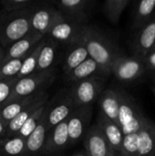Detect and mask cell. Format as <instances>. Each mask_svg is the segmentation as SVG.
Returning <instances> with one entry per match:
<instances>
[{
    "label": "cell",
    "mask_w": 155,
    "mask_h": 156,
    "mask_svg": "<svg viewBox=\"0 0 155 156\" xmlns=\"http://www.w3.org/2000/svg\"><path fill=\"white\" fill-rule=\"evenodd\" d=\"M81 40L89 57L98 64L102 75L105 78L110 76L114 61L122 54L119 46L100 28L89 24L83 27Z\"/></svg>",
    "instance_id": "cell-1"
},
{
    "label": "cell",
    "mask_w": 155,
    "mask_h": 156,
    "mask_svg": "<svg viewBox=\"0 0 155 156\" xmlns=\"http://www.w3.org/2000/svg\"><path fill=\"white\" fill-rule=\"evenodd\" d=\"M118 124L123 135L138 133L149 120L135 98L126 90L118 87Z\"/></svg>",
    "instance_id": "cell-2"
},
{
    "label": "cell",
    "mask_w": 155,
    "mask_h": 156,
    "mask_svg": "<svg viewBox=\"0 0 155 156\" xmlns=\"http://www.w3.org/2000/svg\"><path fill=\"white\" fill-rule=\"evenodd\" d=\"M32 8L16 12H0L1 47L4 48H8L32 31L30 25Z\"/></svg>",
    "instance_id": "cell-3"
},
{
    "label": "cell",
    "mask_w": 155,
    "mask_h": 156,
    "mask_svg": "<svg viewBox=\"0 0 155 156\" xmlns=\"http://www.w3.org/2000/svg\"><path fill=\"white\" fill-rule=\"evenodd\" d=\"M56 74V69L53 68L45 71L35 72L29 76L17 80L5 104L10 103L17 99L35 94L38 91L46 90L47 88L53 83Z\"/></svg>",
    "instance_id": "cell-4"
},
{
    "label": "cell",
    "mask_w": 155,
    "mask_h": 156,
    "mask_svg": "<svg viewBox=\"0 0 155 156\" xmlns=\"http://www.w3.org/2000/svg\"><path fill=\"white\" fill-rule=\"evenodd\" d=\"M111 74L123 84H133L148 76L144 60L135 56L121 54L111 67Z\"/></svg>",
    "instance_id": "cell-5"
},
{
    "label": "cell",
    "mask_w": 155,
    "mask_h": 156,
    "mask_svg": "<svg viewBox=\"0 0 155 156\" xmlns=\"http://www.w3.org/2000/svg\"><path fill=\"white\" fill-rule=\"evenodd\" d=\"M76 104L71 97L69 89H63L58 92L53 99L47 102L45 113L48 130L66 121L76 109Z\"/></svg>",
    "instance_id": "cell-6"
},
{
    "label": "cell",
    "mask_w": 155,
    "mask_h": 156,
    "mask_svg": "<svg viewBox=\"0 0 155 156\" xmlns=\"http://www.w3.org/2000/svg\"><path fill=\"white\" fill-rule=\"evenodd\" d=\"M105 82V77L97 75L72 84L69 91L76 107L92 105L103 91Z\"/></svg>",
    "instance_id": "cell-7"
},
{
    "label": "cell",
    "mask_w": 155,
    "mask_h": 156,
    "mask_svg": "<svg viewBox=\"0 0 155 156\" xmlns=\"http://www.w3.org/2000/svg\"><path fill=\"white\" fill-rule=\"evenodd\" d=\"M84 26L69 19L58 12L46 37L69 47L81 39Z\"/></svg>",
    "instance_id": "cell-8"
},
{
    "label": "cell",
    "mask_w": 155,
    "mask_h": 156,
    "mask_svg": "<svg viewBox=\"0 0 155 156\" xmlns=\"http://www.w3.org/2000/svg\"><path fill=\"white\" fill-rule=\"evenodd\" d=\"M92 105L77 107L67 119L69 144L72 146L84 139L92 117Z\"/></svg>",
    "instance_id": "cell-9"
},
{
    "label": "cell",
    "mask_w": 155,
    "mask_h": 156,
    "mask_svg": "<svg viewBox=\"0 0 155 156\" xmlns=\"http://www.w3.org/2000/svg\"><path fill=\"white\" fill-rule=\"evenodd\" d=\"M52 4L69 19L80 25H88L95 2L93 0H58L53 1Z\"/></svg>",
    "instance_id": "cell-10"
},
{
    "label": "cell",
    "mask_w": 155,
    "mask_h": 156,
    "mask_svg": "<svg viewBox=\"0 0 155 156\" xmlns=\"http://www.w3.org/2000/svg\"><path fill=\"white\" fill-rule=\"evenodd\" d=\"M155 44V14L143 27L134 32L131 41L132 55L144 58L151 52Z\"/></svg>",
    "instance_id": "cell-11"
},
{
    "label": "cell",
    "mask_w": 155,
    "mask_h": 156,
    "mask_svg": "<svg viewBox=\"0 0 155 156\" xmlns=\"http://www.w3.org/2000/svg\"><path fill=\"white\" fill-rule=\"evenodd\" d=\"M58 11L51 3H37L33 8L30 17L31 30L46 37Z\"/></svg>",
    "instance_id": "cell-12"
},
{
    "label": "cell",
    "mask_w": 155,
    "mask_h": 156,
    "mask_svg": "<svg viewBox=\"0 0 155 156\" xmlns=\"http://www.w3.org/2000/svg\"><path fill=\"white\" fill-rule=\"evenodd\" d=\"M83 143L88 156H120L110 145L96 123L90 126Z\"/></svg>",
    "instance_id": "cell-13"
},
{
    "label": "cell",
    "mask_w": 155,
    "mask_h": 156,
    "mask_svg": "<svg viewBox=\"0 0 155 156\" xmlns=\"http://www.w3.org/2000/svg\"><path fill=\"white\" fill-rule=\"evenodd\" d=\"M49 93L46 90L38 91L35 94L17 99L10 103L5 104L0 109V119L7 125V123L13 120L17 114L30 106L37 103H46L48 101Z\"/></svg>",
    "instance_id": "cell-14"
},
{
    "label": "cell",
    "mask_w": 155,
    "mask_h": 156,
    "mask_svg": "<svg viewBox=\"0 0 155 156\" xmlns=\"http://www.w3.org/2000/svg\"><path fill=\"white\" fill-rule=\"evenodd\" d=\"M67 120L51 128L46 136L43 154H55L66 149L69 144Z\"/></svg>",
    "instance_id": "cell-15"
},
{
    "label": "cell",
    "mask_w": 155,
    "mask_h": 156,
    "mask_svg": "<svg viewBox=\"0 0 155 156\" xmlns=\"http://www.w3.org/2000/svg\"><path fill=\"white\" fill-rule=\"evenodd\" d=\"M44 37H45L31 31L28 35L18 39L17 41L10 45L8 48H6L2 64L11 59L21 58L23 57L27 56Z\"/></svg>",
    "instance_id": "cell-16"
},
{
    "label": "cell",
    "mask_w": 155,
    "mask_h": 156,
    "mask_svg": "<svg viewBox=\"0 0 155 156\" xmlns=\"http://www.w3.org/2000/svg\"><path fill=\"white\" fill-rule=\"evenodd\" d=\"M96 124L101 131L103 136L108 141L110 145L120 154L124 136L120 126L104 116L100 112L98 114Z\"/></svg>",
    "instance_id": "cell-17"
},
{
    "label": "cell",
    "mask_w": 155,
    "mask_h": 156,
    "mask_svg": "<svg viewBox=\"0 0 155 156\" xmlns=\"http://www.w3.org/2000/svg\"><path fill=\"white\" fill-rule=\"evenodd\" d=\"M100 112L111 121L118 124L119 91L118 87L104 89L98 99ZM119 125V124H118Z\"/></svg>",
    "instance_id": "cell-18"
},
{
    "label": "cell",
    "mask_w": 155,
    "mask_h": 156,
    "mask_svg": "<svg viewBox=\"0 0 155 156\" xmlns=\"http://www.w3.org/2000/svg\"><path fill=\"white\" fill-rule=\"evenodd\" d=\"M155 0H141L133 2L132 11V28L137 31L147 24L154 16Z\"/></svg>",
    "instance_id": "cell-19"
},
{
    "label": "cell",
    "mask_w": 155,
    "mask_h": 156,
    "mask_svg": "<svg viewBox=\"0 0 155 156\" xmlns=\"http://www.w3.org/2000/svg\"><path fill=\"white\" fill-rule=\"evenodd\" d=\"M47 110V109H46ZM46 113V112H45ZM48 130L47 127L45 114L34 132L26 139V156H40L43 154L46 136Z\"/></svg>",
    "instance_id": "cell-20"
},
{
    "label": "cell",
    "mask_w": 155,
    "mask_h": 156,
    "mask_svg": "<svg viewBox=\"0 0 155 156\" xmlns=\"http://www.w3.org/2000/svg\"><path fill=\"white\" fill-rule=\"evenodd\" d=\"M137 146L138 156L155 154V122L150 118L137 133Z\"/></svg>",
    "instance_id": "cell-21"
},
{
    "label": "cell",
    "mask_w": 155,
    "mask_h": 156,
    "mask_svg": "<svg viewBox=\"0 0 155 156\" xmlns=\"http://www.w3.org/2000/svg\"><path fill=\"white\" fill-rule=\"evenodd\" d=\"M58 43L50 37H45L42 47L38 53L36 72L45 71L53 69L58 53Z\"/></svg>",
    "instance_id": "cell-22"
},
{
    "label": "cell",
    "mask_w": 155,
    "mask_h": 156,
    "mask_svg": "<svg viewBox=\"0 0 155 156\" xmlns=\"http://www.w3.org/2000/svg\"><path fill=\"white\" fill-rule=\"evenodd\" d=\"M97 75L104 77L98 64L92 58H88L85 61H83L66 75V80L72 85L76 82Z\"/></svg>",
    "instance_id": "cell-23"
},
{
    "label": "cell",
    "mask_w": 155,
    "mask_h": 156,
    "mask_svg": "<svg viewBox=\"0 0 155 156\" xmlns=\"http://www.w3.org/2000/svg\"><path fill=\"white\" fill-rule=\"evenodd\" d=\"M88 58H90L88 51L81 39L69 46V49L66 53L64 63H63L64 74L67 75L77 66H79L83 61H85Z\"/></svg>",
    "instance_id": "cell-24"
},
{
    "label": "cell",
    "mask_w": 155,
    "mask_h": 156,
    "mask_svg": "<svg viewBox=\"0 0 155 156\" xmlns=\"http://www.w3.org/2000/svg\"><path fill=\"white\" fill-rule=\"evenodd\" d=\"M0 156H26V139L19 135L0 139Z\"/></svg>",
    "instance_id": "cell-25"
},
{
    "label": "cell",
    "mask_w": 155,
    "mask_h": 156,
    "mask_svg": "<svg viewBox=\"0 0 155 156\" xmlns=\"http://www.w3.org/2000/svg\"><path fill=\"white\" fill-rule=\"evenodd\" d=\"M130 4V0H106L103 3L102 10L111 23L118 24L122 14Z\"/></svg>",
    "instance_id": "cell-26"
},
{
    "label": "cell",
    "mask_w": 155,
    "mask_h": 156,
    "mask_svg": "<svg viewBox=\"0 0 155 156\" xmlns=\"http://www.w3.org/2000/svg\"><path fill=\"white\" fill-rule=\"evenodd\" d=\"M44 38L35 47V48L26 57V58L23 61L22 67L20 69V71L18 75L16 76L17 80L22 79L24 77L29 76L33 73L36 72L37 69V58H38V53L40 51V48L42 47Z\"/></svg>",
    "instance_id": "cell-27"
},
{
    "label": "cell",
    "mask_w": 155,
    "mask_h": 156,
    "mask_svg": "<svg viewBox=\"0 0 155 156\" xmlns=\"http://www.w3.org/2000/svg\"><path fill=\"white\" fill-rule=\"evenodd\" d=\"M48 102V101H47ZM47 109V103L42 105L41 107H39L23 124L22 128L20 129L19 133L17 135L21 136L24 139H26L33 132L34 130L37 128V126L38 125V123L40 122L41 119L43 118L45 112Z\"/></svg>",
    "instance_id": "cell-28"
},
{
    "label": "cell",
    "mask_w": 155,
    "mask_h": 156,
    "mask_svg": "<svg viewBox=\"0 0 155 156\" xmlns=\"http://www.w3.org/2000/svg\"><path fill=\"white\" fill-rule=\"evenodd\" d=\"M26 57H23L21 58L11 59L6 61L5 63H3L0 66V80L16 77L20 71V69Z\"/></svg>",
    "instance_id": "cell-29"
},
{
    "label": "cell",
    "mask_w": 155,
    "mask_h": 156,
    "mask_svg": "<svg viewBox=\"0 0 155 156\" xmlns=\"http://www.w3.org/2000/svg\"><path fill=\"white\" fill-rule=\"evenodd\" d=\"M37 3L33 0H1L0 5L4 12H16L32 8Z\"/></svg>",
    "instance_id": "cell-30"
},
{
    "label": "cell",
    "mask_w": 155,
    "mask_h": 156,
    "mask_svg": "<svg viewBox=\"0 0 155 156\" xmlns=\"http://www.w3.org/2000/svg\"><path fill=\"white\" fill-rule=\"evenodd\" d=\"M120 156H138L137 133L123 136Z\"/></svg>",
    "instance_id": "cell-31"
},
{
    "label": "cell",
    "mask_w": 155,
    "mask_h": 156,
    "mask_svg": "<svg viewBox=\"0 0 155 156\" xmlns=\"http://www.w3.org/2000/svg\"><path fill=\"white\" fill-rule=\"evenodd\" d=\"M16 81H17L16 77L0 80V109L8 101Z\"/></svg>",
    "instance_id": "cell-32"
},
{
    "label": "cell",
    "mask_w": 155,
    "mask_h": 156,
    "mask_svg": "<svg viewBox=\"0 0 155 156\" xmlns=\"http://www.w3.org/2000/svg\"><path fill=\"white\" fill-rule=\"evenodd\" d=\"M148 76L150 78L155 77V50L149 52L143 58Z\"/></svg>",
    "instance_id": "cell-33"
},
{
    "label": "cell",
    "mask_w": 155,
    "mask_h": 156,
    "mask_svg": "<svg viewBox=\"0 0 155 156\" xmlns=\"http://www.w3.org/2000/svg\"><path fill=\"white\" fill-rule=\"evenodd\" d=\"M6 134V124L0 119V139L5 138Z\"/></svg>",
    "instance_id": "cell-34"
},
{
    "label": "cell",
    "mask_w": 155,
    "mask_h": 156,
    "mask_svg": "<svg viewBox=\"0 0 155 156\" xmlns=\"http://www.w3.org/2000/svg\"><path fill=\"white\" fill-rule=\"evenodd\" d=\"M5 54V49L3 47L0 46V66H1V64H2V62H3V60H4Z\"/></svg>",
    "instance_id": "cell-35"
},
{
    "label": "cell",
    "mask_w": 155,
    "mask_h": 156,
    "mask_svg": "<svg viewBox=\"0 0 155 156\" xmlns=\"http://www.w3.org/2000/svg\"><path fill=\"white\" fill-rule=\"evenodd\" d=\"M151 90L155 96V77L151 78Z\"/></svg>",
    "instance_id": "cell-36"
},
{
    "label": "cell",
    "mask_w": 155,
    "mask_h": 156,
    "mask_svg": "<svg viewBox=\"0 0 155 156\" xmlns=\"http://www.w3.org/2000/svg\"><path fill=\"white\" fill-rule=\"evenodd\" d=\"M153 50H155V44H154V47H153Z\"/></svg>",
    "instance_id": "cell-37"
},
{
    "label": "cell",
    "mask_w": 155,
    "mask_h": 156,
    "mask_svg": "<svg viewBox=\"0 0 155 156\" xmlns=\"http://www.w3.org/2000/svg\"><path fill=\"white\" fill-rule=\"evenodd\" d=\"M149 156H155V154H153V155H149Z\"/></svg>",
    "instance_id": "cell-38"
}]
</instances>
